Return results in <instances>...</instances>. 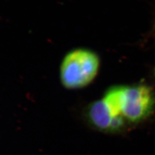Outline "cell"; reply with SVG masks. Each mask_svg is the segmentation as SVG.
Segmentation results:
<instances>
[{"instance_id": "1", "label": "cell", "mask_w": 155, "mask_h": 155, "mask_svg": "<svg viewBox=\"0 0 155 155\" xmlns=\"http://www.w3.org/2000/svg\"><path fill=\"white\" fill-rule=\"evenodd\" d=\"M100 60L95 52L85 48L72 51L65 56L60 68L61 83L67 89L87 86L96 76Z\"/></svg>"}, {"instance_id": "2", "label": "cell", "mask_w": 155, "mask_h": 155, "mask_svg": "<svg viewBox=\"0 0 155 155\" xmlns=\"http://www.w3.org/2000/svg\"><path fill=\"white\" fill-rule=\"evenodd\" d=\"M120 107L122 114L131 123L141 122L151 113L155 104L152 89L146 85L121 86Z\"/></svg>"}, {"instance_id": "3", "label": "cell", "mask_w": 155, "mask_h": 155, "mask_svg": "<svg viewBox=\"0 0 155 155\" xmlns=\"http://www.w3.org/2000/svg\"><path fill=\"white\" fill-rule=\"evenodd\" d=\"M88 117L96 128L108 132L121 129L126 121L122 114L116 110L104 98L91 104L88 110Z\"/></svg>"}]
</instances>
